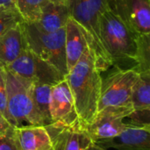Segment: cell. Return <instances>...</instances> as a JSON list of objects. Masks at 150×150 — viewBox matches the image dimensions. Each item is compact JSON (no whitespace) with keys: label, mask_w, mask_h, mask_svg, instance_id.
I'll return each instance as SVG.
<instances>
[{"label":"cell","mask_w":150,"mask_h":150,"mask_svg":"<svg viewBox=\"0 0 150 150\" xmlns=\"http://www.w3.org/2000/svg\"><path fill=\"white\" fill-rule=\"evenodd\" d=\"M65 79L72 93L80 122L85 129L98 113L102 83L101 72L90 47L69 71Z\"/></svg>","instance_id":"6da1fadb"},{"label":"cell","mask_w":150,"mask_h":150,"mask_svg":"<svg viewBox=\"0 0 150 150\" xmlns=\"http://www.w3.org/2000/svg\"><path fill=\"white\" fill-rule=\"evenodd\" d=\"M98 33L112 67L135 69L137 35L109 9L98 21Z\"/></svg>","instance_id":"7a4b0ae2"},{"label":"cell","mask_w":150,"mask_h":150,"mask_svg":"<svg viewBox=\"0 0 150 150\" xmlns=\"http://www.w3.org/2000/svg\"><path fill=\"white\" fill-rule=\"evenodd\" d=\"M67 6L69 17L79 25L89 47L94 52L98 69L101 73L108 70L112 64L98 33L99 18L108 10V0H67Z\"/></svg>","instance_id":"3957f363"},{"label":"cell","mask_w":150,"mask_h":150,"mask_svg":"<svg viewBox=\"0 0 150 150\" xmlns=\"http://www.w3.org/2000/svg\"><path fill=\"white\" fill-rule=\"evenodd\" d=\"M27 48L53 65L64 77L68 74L65 54V30L44 33L33 24L23 22Z\"/></svg>","instance_id":"277c9868"},{"label":"cell","mask_w":150,"mask_h":150,"mask_svg":"<svg viewBox=\"0 0 150 150\" xmlns=\"http://www.w3.org/2000/svg\"><path fill=\"white\" fill-rule=\"evenodd\" d=\"M7 88V110L13 127L25 122L33 126H43V121L33 105L31 82L5 69Z\"/></svg>","instance_id":"5b68a950"},{"label":"cell","mask_w":150,"mask_h":150,"mask_svg":"<svg viewBox=\"0 0 150 150\" xmlns=\"http://www.w3.org/2000/svg\"><path fill=\"white\" fill-rule=\"evenodd\" d=\"M112 68L109 73L102 77L98 112L109 106L132 105V89L139 73L132 69Z\"/></svg>","instance_id":"8992f818"},{"label":"cell","mask_w":150,"mask_h":150,"mask_svg":"<svg viewBox=\"0 0 150 150\" xmlns=\"http://www.w3.org/2000/svg\"><path fill=\"white\" fill-rule=\"evenodd\" d=\"M5 69L33 83L54 85L65 77L50 63L25 49Z\"/></svg>","instance_id":"52a82bcc"},{"label":"cell","mask_w":150,"mask_h":150,"mask_svg":"<svg viewBox=\"0 0 150 150\" xmlns=\"http://www.w3.org/2000/svg\"><path fill=\"white\" fill-rule=\"evenodd\" d=\"M133 111V105L105 107L98 112L94 120L85 130L92 142L112 138L127 127L128 123L124 122V119Z\"/></svg>","instance_id":"ba28073f"},{"label":"cell","mask_w":150,"mask_h":150,"mask_svg":"<svg viewBox=\"0 0 150 150\" xmlns=\"http://www.w3.org/2000/svg\"><path fill=\"white\" fill-rule=\"evenodd\" d=\"M50 116L51 126L83 128L76 111L72 93L65 78L51 88Z\"/></svg>","instance_id":"9c48e42d"},{"label":"cell","mask_w":150,"mask_h":150,"mask_svg":"<svg viewBox=\"0 0 150 150\" xmlns=\"http://www.w3.org/2000/svg\"><path fill=\"white\" fill-rule=\"evenodd\" d=\"M108 9L136 35L150 33V0H108Z\"/></svg>","instance_id":"30bf717a"},{"label":"cell","mask_w":150,"mask_h":150,"mask_svg":"<svg viewBox=\"0 0 150 150\" xmlns=\"http://www.w3.org/2000/svg\"><path fill=\"white\" fill-rule=\"evenodd\" d=\"M94 142L105 149L150 150V125L137 126L128 123L119 134Z\"/></svg>","instance_id":"8fae6325"},{"label":"cell","mask_w":150,"mask_h":150,"mask_svg":"<svg viewBox=\"0 0 150 150\" xmlns=\"http://www.w3.org/2000/svg\"><path fill=\"white\" fill-rule=\"evenodd\" d=\"M12 138L17 150H49L53 148L52 138L46 127H14Z\"/></svg>","instance_id":"7c38bea8"},{"label":"cell","mask_w":150,"mask_h":150,"mask_svg":"<svg viewBox=\"0 0 150 150\" xmlns=\"http://www.w3.org/2000/svg\"><path fill=\"white\" fill-rule=\"evenodd\" d=\"M25 49L27 45L22 22L0 36V68H7Z\"/></svg>","instance_id":"4fadbf2b"},{"label":"cell","mask_w":150,"mask_h":150,"mask_svg":"<svg viewBox=\"0 0 150 150\" xmlns=\"http://www.w3.org/2000/svg\"><path fill=\"white\" fill-rule=\"evenodd\" d=\"M65 54L67 69L69 71L80 60L83 54L89 47L86 38L79 25L72 18H69L65 27Z\"/></svg>","instance_id":"5bb4252c"},{"label":"cell","mask_w":150,"mask_h":150,"mask_svg":"<svg viewBox=\"0 0 150 150\" xmlns=\"http://www.w3.org/2000/svg\"><path fill=\"white\" fill-rule=\"evenodd\" d=\"M69 18L67 4L51 3L41 9L37 19L31 24L41 32L54 33L64 28Z\"/></svg>","instance_id":"9a60e30c"},{"label":"cell","mask_w":150,"mask_h":150,"mask_svg":"<svg viewBox=\"0 0 150 150\" xmlns=\"http://www.w3.org/2000/svg\"><path fill=\"white\" fill-rule=\"evenodd\" d=\"M50 136L58 142L59 150H83L92 142L86 130L82 127H46Z\"/></svg>","instance_id":"2e32d148"},{"label":"cell","mask_w":150,"mask_h":150,"mask_svg":"<svg viewBox=\"0 0 150 150\" xmlns=\"http://www.w3.org/2000/svg\"><path fill=\"white\" fill-rule=\"evenodd\" d=\"M51 85L32 83V98L36 112L41 118L44 127L52 125L50 116V93Z\"/></svg>","instance_id":"e0dca14e"},{"label":"cell","mask_w":150,"mask_h":150,"mask_svg":"<svg viewBox=\"0 0 150 150\" xmlns=\"http://www.w3.org/2000/svg\"><path fill=\"white\" fill-rule=\"evenodd\" d=\"M131 104L134 111L150 110V71L139 73L132 89Z\"/></svg>","instance_id":"ac0fdd59"},{"label":"cell","mask_w":150,"mask_h":150,"mask_svg":"<svg viewBox=\"0 0 150 150\" xmlns=\"http://www.w3.org/2000/svg\"><path fill=\"white\" fill-rule=\"evenodd\" d=\"M51 3L67 4V0H16L15 6L24 22L33 23L43 7Z\"/></svg>","instance_id":"d6986e66"},{"label":"cell","mask_w":150,"mask_h":150,"mask_svg":"<svg viewBox=\"0 0 150 150\" xmlns=\"http://www.w3.org/2000/svg\"><path fill=\"white\" fill-rule=\"evenodd\" d=\"M137 73L150 71V33L137 35Z\"/></svg>","instance_id":"ffe728a7"},{"label":"cell","mask_w":150,"mask_h":150,"mask_svg":"<svg viewBox=\"0 0 150 150\" xmlns=\"http://www.w3.org/2000/svg\"><path fill=\"white\" fill-rule=\"evenodd\" d=\"M22 22L23 18L15 5L0 7V36Z\"/></svg>","instance_id":"44dd1931"},{"label":"cell","mask_w":150,"mask_h":150,"mask_svg":"<svg viewBox=\"0 0 150 150\" xmlns=\"http://www.w3.org/2000/svg\"><path fill=\"white\" fill-rule=\"evenodd\" d=\"M0 113L10 122L11 126L12 121L7 110V88H6V76L5 69L0 68Z\"/></svg>","instance_id":"7402d4cb"},{"label":"cell","mask_w":150,"mask_h":150,"mask_svg":"<svg viewBox=\"0 0 150 150\" xmlns=\"http://www.w3.org/2000/svg\"><path fill=\"white\" fill-rule=\"evenodd\" d=\"M149 116L150 110H141L133 111L127 118L130 119V124L137 126H147L150 125Z\"/></svg>","instance_id":"603a6c76"},{"label":"cell","mask_w":150,"mask_h":150,"mask_svg":"<svg viewBox=\"0 0 150 150\" xmlns=\"http://www.w3.org/2000/svg\"><path fill=\"white\" fill-rule=\"evenodd\" d=\"M12 130L4 135H0V150H17L12 138Z\"/></svg>","instance_id":"cb8c5ba5"},{"label":"cell","mask_w":150,"mask_h":150,"mask_svg":"<svg viewBox=\"0 0 150 150\" xmlns=\"http://www.w3.org/2000/svg\"><path fill=\"white\" fill-rule=\"evenodd\" d=\"M13 126L10 124V122L0 113V135H4L10 133L13 129Z\"/></svg>","instance_id":"d4e9b609"},{"label":"cell","mask_w":150,"mask_h":150,"mask_svg":"<svg viewBox=\"0 0 150 150\" xmlns=\"http://www.w3.org/2000/svg\"><path fill=\"white\" fill-rule=\"evenodd\" d=\"M83 150H106V149H105L101 148L100 146H98V144H96L94 142H91V143L88 145V147H86V148H85Z\"/></svg>","instance_id":"484cf974"},{"label":"cell","mask_w":150,"mask_h":150,"mask_svg":"<svg viewBox=\"0 0 150 150\" xmlns=\"http://www.w3.org/2000/svg\"><path fill=\"white\" fill-rule=\"evenodd\" d=\"M16 0H0V7H7L15 5Z\"/></svg>","instance_id":"4316f807"},{"label":"cell","mask_w":150,"mask_h":150,"mask_svg":"<svg viewBox=\"0 0 150 150\" xmlns=\"http://www.w3.org/2000/svg\"><path fill=\"white\" fill-rule=\"evenodd\" d=\"M52 138V141H53V144H54V150H59V148H58V142L56 141V139L54 137H51Z\"/></svg>","instance_id":"83f0119b"},{"label":"cell","mask_w":150,"mask_h":150,"mask_svg":"<svg viewBox=\"0 0 150 150\" xmlns=\"http://www.w3.org/2000/svg\"><path fill=\"white\" fill-rule=\"evenodd\" d=\"M49 150H54V144H53V148H52L51 149H49Z\"/></svg>","instance_id":"f1b7e54d"}]
</instances>
